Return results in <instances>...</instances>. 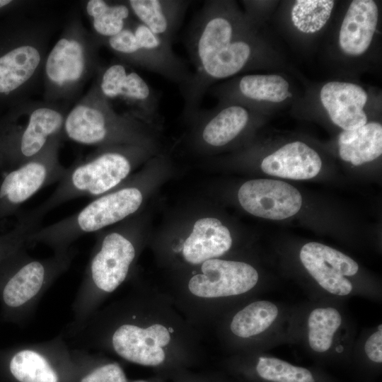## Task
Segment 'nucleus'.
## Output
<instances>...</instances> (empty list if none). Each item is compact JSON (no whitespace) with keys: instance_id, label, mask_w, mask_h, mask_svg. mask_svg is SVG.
I'll list each match as a JSON object with an SVG mask.
<instances>
[{"instance_id":"nucleus-1","label":"nucleus","mask_w":382,"mask_h":382,"mask_svg":"<svg viewBox=\"0 0 382 382\" xmlns=\"http://www.w3.org/2000/svg\"><path fill=\"white\" fill-rule=\"evenodd\" d=\"M67 331L78 348L112 353L164 378L197 361L194 327L155 292H131Z\"/></svg>"},{"instance_id":"nucleus-2","label":"nucleus","mask_w":382,"mask_h":382,"mask_svg":"<svg viewBox=\"0 0 382 382\" xmlns=\"http://www.w3.org/2000/svg\"><path fill=\"white\" fill-rule=\"evenodd\" d=\"M57 25L35 5L0 23V102L11 107L28 100L42 86L45 61Z\"/></svg>"},{"instance_id":"nucleus-3","label":"nucleus","mask_w":382,"mask_h":382,"mask_svg":"<svg viewBox=\"0 0 382 382\" xmlns=\"http://www.w3.org/2000/svg\"><path fill=\"white\" fill-rule=\"evenodd\" d=\"M102 45L83 25L79 9L70 11L45 61L43 100L67 105L74 100L101 68L98 52Z\"/></svg>"},{"instance_id":"nucleus-4","label":"nucleus","mask_w":382,"mask_h":382,"mask_svg":"<svg viewBox=\"0 0 382 382\" xmlns=\"http://www.w3.org/2000/svg\"><path fill=\"white\" fill-rule=\"evenodd\" d=\"M68 105L42 100L22 101L0 119V166L16 168L38 156L63 137Z\"/></svg>"},{"instance_id":"nucleus-5","label":"nucleus","mask_w":382,"mask_h":382,"mask_svg":"<svg viewBox=\"0 0 382 382\" xmlns=\"http://www.w3.org/2000/svg\"><path fill=\"white\" fill-rule=\"evenodd\" d=\"M76 254L71 248L45 258L30 256L25 250L0 274L1 317L22 324L35 312L52 284L71 266Z\"/></svg>"},{"instance_id":"nucleus-6","label":"nucleus","mask_w":382,"mask_h":382,"mask_svg":"<svg viewBox=\"0 0 382 382\" xmlns=\"http://www.w3.org/2000/svg\"><path fill=\"white\" fill-rule=\"evenodd\" d=\"M137 257L129 235L113 231L100 235L72 303L73 320L80 325L99 309L105 299L127 279Z\"/></svg>"},{"instance_id":"nucleus-7","label":"nucleus","mask_w":382,"mask_h":382,"mask_svg":"<svg viewBox=\"0 0 382 382\" xmlns=\"http://www.w3.org/2000/svg\"><path fill=\"white\" fill-rule=\"evenodd\" d=\"M134 155V149L130 148L99 147L68 167L55 190L33 212L43 218L48 212L69 200L97 197L112 190L130 173Z\"/></svg>"},{"instance_id":"nucleus-8","label":"nucleus","mask_w":382,"mask_h":382,"mask_svg":"<svg viewBox=\"0 0 382 382\" xmlns=\"http://www.w3.org/2000/svg\"><path fill=\"white\" fill-rule=\"evenodd\" d=\"M185 288L168 296L173 304L195 320H207L209 308L217 301L249 292L257 284L259 274L250 264L214 258L202 263Z\"/></svg>"},{"instance_id":"nucleus-9","label":"nucleus","mask_w":382,"mask_h":382,"mask_svg":"<svg viewBox=\"0 0 382 382\" xmlns=\"http://www.w3.org/2000/svg\"><path fill=\"white\" fill-rule=\"evenodd\" d=\"M141 122L115 110L100 93L96 81L68 111L64 139L87 146H107L135 141Z\"/></svg>"},{"instance_id":"nucleus-10","label":"nucleus","mask_w":382,"mask_h":382,"mask_svg":"<svg viewBox=\"0 0 382 382\" xmlns=\"http://www.w3.org/2000/svg\"><path fill=\"white\" fill-rule=\"evenodd\" d=\"M72 366L62 335L0 349V368L15 382H63V371Z\"/></svg>"},{"instance_id":"nucleus-11","label":"nucleus","mask_w":382,"mask_h":382,"mask_svg":"<svg viewBox=\"0 0 382 382\" xmlns=\"http://www.w3.org/2000/svg\"><path fill=\"white\" fill-rule=\"evenodd\" d=\"M62 139H54L38 156L4 175L0 183V220L15 212L40 190L64 178L68 168L59 161Z\"/></svg>"},{"instance_id":"nucleus-12","label":"nucleus","mask_w":382,"mask_h":382,"mask_svg":"<svg viewBox=\"0 0 382 382\" xmlns=\"http://www.w3.org/2000/svg\"><path fill=\"white\" fill-rule=\"evenodd\" d=\"M102 95L121 114L151 122L158 116V98L148 83L121 61L102 66L94 79Z\"/></svg>"},{"instance_id":"nucleus-13","label":"nucleus","mask_w":382,"mask_h":382,"mask_svg":"<svg viewBox=\"0 0 382 382\" xmlns=\"http://www.w3.org/2000/svg\"><path fill=\"white\" fill-rule=\"evenodd\" d=\"M238 201L248 213L265 219L282 220L296 214L302 197L291 185L277 180L255 179L243 183Z\"/></svg>"},{"instance_id":"nucleus-14","label":"nucleus","mask_w":382,"mask_h":382,"mask_svg":"<svg viewBox=\"0 0 382 382\" xmlns=\"http://www.w3.org/2000/svg\"><path fill=\"white\" fill-rule=\"evenodd\" d=\"M299 256L303 267L323 289L342 296L351 293L352 284L345 277L358 272L359 265L353 259L317 242L303 245Z\"/></svg>"},{"instance_id":"nucleus-15","label":"nucleus","mask_w":382,"mask_h":382,"mask_svg":"<svg viewBox=\"0 0 382 382\" xmlns=\"http://www.w3.org/2000/svg\"><path fill=\"white\" fill-rule=\"evenodd\" d=\"M320 97L332 122L344 130L355 129L367 123L364 107L368 95L361 86L330 81L322 87Z\"/></svg>"},{"instance_id":"nucleus-16","label":"nucleus","mask_w":382,"mask_h":382,"mask_svg":"<svg viewBox=\"0 0 382 382\" xmlns=\"http://www.w3.org/2000/svg\"><path fill=\"white\" fill-rule=\"evenodd\" d=\"M322 166L317 152L301 141L289 143L262 161L261 168L267 175L293 180L314 178Z\"/></svg>"},{"instance_id":"nucleus-17","label":"nucleus","mask_w":382,"mask_h":382,"mask_svg":"<svg viewBox=\"0 0 382 382\" xmlns=\"http://www.w3.org/2000/svg\"><path fill=\"white\" fill-rule=\"evenodd\" d=\"M130 26L145 57L151 71L180 84L187 82L191 72L186 64L172 50L171 43L152 33L138 21L132 19Z\"/></svg>"},{"instance_id":"nucleus-18","label":"nucleus","mask_w":382,"mask_h":382,"mask_svg":"<svg viewBox=\"0 0 382 382\" xmlns=\"http://www.w3.org/2000/svg\"><path fill=\"white\" fill-rule=\"evenodd\" d=\"M232 238L229 230L216 218L197 220L182 247L185 261L192 265L219 258L229 250Z\"/></svg>"},{"instance_id":"nucleus-19","label":"nucleus","mask_w":382,"mask_h":382,"mask_svg":"<svg viewBox=\"0 0 382 382\" xmlns=\"http://www.w3.org/2000/svg\"><path fill=\"white\" fill-rule=\"evenodd\" d=\"M378 19V10L374 1H352L340 30L341 50L352 56L363 54L371 43Z\"/></svg>"},{"instance_id":"nucleus-20","label":"nucleus","mask_w":382,"mask_h":382,"mask_svg":"<svg viewBox=\"0 0 382 382\" xmlns=\"http://www.w3.org/2000/svg\"><path fill=\"white\" fill-rule=\"evenodd\" d=\"M125 2L139 23L164 40L172 43L190 1L129 0Z\"/></svg>"},{"instance_id":"nucleus-21","label":"nucleus","mask_w":382,"mask_h":382,"mask_svg":"<svg viewBox=\"0 0 382 382\" xmlns=\"http://www.w3.org/2000/svg\"><path fill=\"white\" fill-rule=\"evenodd\" d=\"M202 120L201 139L208 146H224L242 132L250 121L248 110L242 105L230 104L209 110H199Z\"/></svg>"},{"instance_id":"nucleus-22","label":"nucleus","mask_w":382,"mask_h":382,"mask_svg":"<svg viewBox=\"0 0 382 382\" xmlns=\"http://www.w3.org/2000/svg\"><path fill=\"white\" fill-rule=\"evenodd\" d=\"M338 144L340 158L354 166L374 161L382 154V126L371 122L355 129L344 130Z\"/></svg>"},{"instance_id":"nucleus-23","label":"nucleus","mask_w":382,"mask_h":382,"mask_svg":"<svg viewBox=\"0 0 382 382\" xmlns=\"http://www.w3.org/2000/svg\"><path fill=\"white\" fill-rule=\"evenodd\" d=\"M84 9L92 33L103 42L121 32L129 22L132 14L127 3H111L104 0L86 1Z\"/></svg>"},{"instance_id":"nucleus-24","label":"nucleus","mask_w":382,"mask_h":382,"mask_svg":"<svg viewBox=\"0 0 382 382\" xmlns=\"http://www.w3.org/2000/svg\"><path fill=\"white\" fill-rule=\"evenodd\" d=\"M277 306L268 301L251 302L231 318L228 328L238 339H251L266 331L278 316Z\"/></svg>"},{"instance_id":"nucleus-25","label":"nucleus","mask_w":382,"mask_h":382,"mask_svg":"<svg viewBox=\"0 0 382 382\" xmlns=\"http://www.w3.org/2000/svg\"><path fill=\"white\" fill-rule=\"evenodd\" d=\"M72 363L81 370L79 382H129L116 361L101 358L81 348L71 349Z\"/></svg>"},{"instance_id":"nucleus-26","label":"nucleus","mask_w":382,"mask_h":382,"mask_svg":"<svg viewBox=\"0 0 382 382\" xmlns=\"http://www.w3.org/2000/svg\"><path fill=\"white\" fill-rule=\"evenodd\" d=\"M289 83L279 75H246L236 85L237 94L243 98L260 102L280 103L291 96Z\"/></svg>"},{"instance_id":"nucleus-27","label":"nucleus","mask_w":382,"mask_h":382,"mask_svg":"<svg viewBox=\"0 0 382 382\" xmlns=\"http://www.w3.org/2000/svg\"><path fill=\"white\" fill-rule=\"evenodd\" d=\"M341 323L342 317L336 308L320 307L313 309L310 313L307 322L310 347L319 353L329 350Z\"/></svg>"},{"instance_id":"nucleus-28","label":"nucleus","mask_w":382,"mask_h":382,"mask_svg":"<svg viewBox=\"0 0 382 382\" xmlns=\"http://www.w3.org/2000/svg\"><path fill=\"white\" fill-rule=\"evenodd\" d=\"M42 219L31 210L19 219L12 231L0 236V274L16 256L26 250L28 238L40 228Z\"/></svg>"},{"instance_id":"nucleus-29","label":"nucleus","mask_w":382,"mask_h":382,"mask_svg":"<svg viewBox=\"0 0 382 382\" xmlns=\"http://www.w3.org/2000/svg\"><path fill=\"white\" fill-rule=\"evenodd\" d=\"M331 0H299L291 10L294 25L304 33L320 30L328 21L334 6Z\"/></svg>"},{"instance_id":"nucleus-30","label":"nucleus","mask_w":382,"mask_h":382,"mask_svg":"<svg viewBox=\"0 0 382 382\" xmlns=\"http://www.w3.org/2000/svg\"><path fill=\"white\" fill-rule=\"evenodd\" d=\"M255 371L260 378L270 382H315L307 369L274 357H259Z\"/></svg>"},{"instance_id":"nucleus-31","label":"nucleus","mask_w":382,"mask_h":382,"mask_svg":"<svg viewBox=\"0 0 382 382\" xmlns=\"http://www.w3.org/2000/svg\"><path fill=\"white\" fill-rule=\"evenodd\" d=\"M364 351L368 358L376 363L382 362V328L378 326L377 331L372 333L364 345Z\"/></svg>"},{"instance_id":"nucleus-32","label":"nucleus","mask_w":382,"mask_h":382,"mask_svg":"<svg viewBox=\"0 0 382 382\" xmlns=\"http://www.w3.org/2000/svg\"><path fill=\"white\" fill-rule=\"evenodd\" d=\"M170 378L172 382H214L209 375L197 374L187 369L175 373Z\"/></svg>"},{"instance_id":"nucleus-33","label":"nucleus","mask_w":382,"mask_h":382,"mask_svg":"<svg viewBox=\"0 0 382 382\" xmlns=\"http://www.w3.org/2000/svg\"><path fill=\"white\" fill-rule=\"evenodd\" d=\"M33 2L18 1L11 0H0V13L9 11H18L34 5Z\"/></svg>"},{"instance_id":"nucleus-34","label":"nucleus","mask_w":382,"mask_h":382,"mask_svg":"<svg viewBox=\"0 0 382 382\" xmlns=\"http://www.w3.org/2000/svg\"><path fill=\"white\" fill-rule=\"evenodd\" d=\"M132 382H166L162 377L160 378H150V379H140V380H136Z\"/></svg>"},{"instance_id":"nucleus-35","label":"nucleus","mask_w":382,"mask_h":382,"mask_svg":"<svg viewBox=\"0 0 382 382\" xmlns=\"http://www.w3.org/2000/svg\"><path fill=\"white\" fill-rule=\"evenodd\" d=\"M0 168H1V166H0Z\"/></svg>"}]
</instances>
